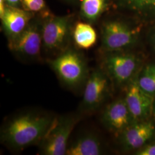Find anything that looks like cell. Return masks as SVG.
<instances>
[{
    "label": "cell",
    "instance_id": "19",
    "mask_svg": "<svg viewBox=\"0 0 155 155\" xmlns=\"http://www.w3.org/2000/svg\"><path fill=\"white\" fill-rule=\"evenodd\" d=\"M136 155H155V139L133 153Z\"/></svg>",
    "mask_w": 155,
    "mask_h": 155
},
{
    "label": "cell",
    "instance_id": "16",
    "mask_svg": "<svg viewBox=\"0 0 155 155\" xmlns=\"http://www.w3.org/2000/svg\"><path fill=\"white\" fill-rule=\"evenodd\" d=\"M110 0H81L80 16L84 21L91 24L97 22L105 12Z\"/></svg>",
    "mask_w": 155,
    "mask_h": 155
},
{
    "label": "cell",
    "instance_id": "17",
    "mask_svg": "<svg viewBox=\"0 0 155 155\" xmlns=\"http://www.w3.org/2000/svg\"><path fill=\"white\" fill-rule=\"evenodd\" d=\"M140 87L155 98V61L145 63L137 76Z\"/></svg>",
    "mask_w": 155,
    "mask_h": 155
},
{
    "label": "cell",
    "instance_id": "6",
    "mask_svg": "<svg viewBox=\"0 0 155 155\" xmlns=\"http://www.w3.org/2000/svg\"><path fill=\"white\" fill-rule=\"evenodd\" d=\"M43 18L35 15L21 33L8 41L9 49L20 60L31 61L40 59Z\"/></svg>",
    "mask_w": 155,
    "mask_h": 155
},
{
    "label": "cell",
    "instance_id": "22",
    "mask_svg": "<svg viewBox=\"0 0 155 155\" xmlns=\"http://www.w3.org/2000/svg\"><path fill=\"white\" fill-rule=\"evenodd\" d=\"M5 2L4 0H0V17L2 16L6 8Z\"/></svg>",
    "mask_w": 155,
    "mask_h": 155
},
{
    "label": "cell",
    "instance_id": "23",
    "mask_svg": "<svg viewBox=\"0 0 155 155\" xmlns=\"http://www.w3.org/2000/svg\"><path fill=\"white\" fill-rule=\"evenodd\" d=\"M66 2H68V3H70V4H73V3H76L79 0H62Z\"/></svg>",
    "mask_w": 155,
    "mask_h": 155
},
{
    "label": "cell",
    "instance_id": "10",
    "mask_svg": "<svg viewBox=\"0 0 155 155\" xmlns=\"http://www.w3.org/2000/svg\"><path fill=\"white\" fill-rule=\"evenodd\" d=\"M124 89L123 98L134 120L139 121L152 118L155 98L146 93L140 87L137 77Z\"/></svg>",
    "mask_w": 155,
    "mask_h": 155
},
{
    "label": "cell",
    "instance_id": "5",
    "mask_svg": "<svg viewBox=\"0 0 155 155\" xmlns=\"http://www.w3.org/2000/svg\"><path fill=\"white\" fill-rule=\"evenodd\" d=\"M75 23L74 17L71 15L55 16L51 14L43 18L42 51L54 58L67 49L72 41Z\"/></svg>",
    "mask_w": 155,
    "mask_h": 155
},
{
    "label": "cell",
    "instance_id": "14",
    "mask_svg": "<svg viewBox=\"0 0 155 155\" xmlns=\"http://www.w3.org/2000/svg\"><path fill=\"white\" fill-rule=\"evenodd\" d=\"M104 153V148L99 136L86 132L69 142L66 155H100Z\"/></svg>",
    "mask_w": 155,
    "mask_h": 155
},
{
    "label": "cell",
    "instance_id": "20",
    "mask_svg": "<svg viewBox=\"0 0 155 155\" xmlns=\"http://www.w3.org/2000/svg\"><path fill=\"white\" fill-rule=\"evenodd\" d=\"M5 2L6 5L9 6H13L16 8H22L21 0H4Z\"/></svg>",
    "mask_w": 155,
    "mask_h": 155
},
{
    "label": "cell",
    "instance_id": "13",
    "mask_svg": "<svg viewBox=\"0 0 155 155\" xmlns=\"http://www.w3.org/2000/svg\"><path fill=\"white\" fill-rule=\"evenodd\" d=\"M117 9L141 24L155 22V0H110Z\"/></svg>",
    "mask_w": 155,
    "mask_h": 155
},
{
    "label": "cell",
    "instance_id": "1",
    "mask_svg": "<svg viewBox=\"0 0 155 155\" xmlns=\"http://www.w3.org/2000/svg\"><path fill=\"white\" fill-rule=\"evenodd\" d=\"M56 118L43 112L29 111L19 113L2 127L1 143L15 151L39 145L53 126Z\"/></svg>",
    "mask_w": 155,
    "mask_h": 155
},
{
    "label": "cell",
    "instance_id": "12",
    "mask_svg": "<svg viewBox=\"0 0 155 155\" xmlns=\"http://www.w3.org/2000/svg\"><path fill=\"white\" fill-rule=\"evenodd\" d=\"M35 16V14L23 8L6 6L0 18L7 40H11L21 33Z\"/></svg>",
    "mask_w": 155,
    "mask_h": 155
},
{
    "label": "cell",
    "instance_id": "7",
    "mask_svg": "<svg viewBox=\"0 0 155 155\" xmlns=\"http://www.w3.org/2000/svg\"><path fill=\"white\" fill-rule=\"evenodd\" d=\"M113 86L110 79L101 67L93 70L84 84L81 113L90 114L98 110L110 96Z\"/></svg>",
    "mask_w": 155,
    "mask_h": 155
},
{
    "label": "cell",
    "instance_id": "11",
    "mask_svg": "<svg viewBox=\"0 0 155 155\" xmlns=\"http://www.w3.org/2000/svg\"><path fill=\"white\" fill-rule=\"evenodd\" d=\"M101 121L106 129L117 137L136 121L124 98H121L106 105L101 114Z\"/></svg>",
    "mask_w": 155,
    "mask_h": 155
},
{
    "label": "cell",
    "instance_id": "2",
    "mask_svg": "<svg viewBox=\"0 0 155 155\" xmlns=\"http://www.w3.org/2000/svg\"><path fill=\"white\" fill-rule=\"evenodd\" d=\"M142 25L132 17L106 18L101 25L102 51L133 50L141 38Z\"/></svg>",
    "mask_w": 155,
    "mask_h": 155
},
{
    "label": "cell",
    "instance_id": "15",
    "mask_svg": "<svg viewBox=\"0 0 155 155\" xmlns=\"http://www.w3.org/2000/svg\"><path fill=\"white\" fill-rule=\"evenodd\" d=\"M97 34L91 24L78 21L75 22L72 31V41L79 50H89L95 45Z\"/></svg>",
    "mask_w": 155,
    "mask_h": 155
},
{
    "label": "cell",
    "instance_id": "4",
    "mask_svg": "<svg viewBox=\"0 0 155 155\" xmlns=\"http://www.w3.org/2000/svg\"><path fill=\"white\" fill-rule=\"evenodd\" d=\"M80 50L70 46L58 55L47 61L61 83L71 89L83 86L90 74L87 63Z\"/></svg>",
    "mask_w": 155,
    "mask_h": 155
},
{
    "label": "cell",
    "instance_id": "21",
    "mask_svg": "<svg viewBox=\"0 0 155 155\" xmlns=\"http://www.w3.org/2000/svg\"><path fill=\"white\" fill-rule=\"evenodd\" d=\"M150 43L152 46V48L155 52V22L153 23V27L150 33Z\"/></svg>",
    "mask_w": 155,
    "mask_h": 155
},
{
    "label": "cell",
    "instance_id": "9",
    "mask_svg": "<svg viewBox=\"0 0 155 155\" xmlns=\"http://www.w3.org/2000/svg\"><path fill=\"white\" fill-rule=\"evenodd\" d=\"M121 150L135 152L155 139V122L153 118L136 121L117 136Z\"/></svg>",
    "mask_w": 155,
    "mask_h": 155
},
{
    "label": "cell",
    "instance_id": "18",
    "mask_svg": "<svg viewBox=\"0 0 155 155\" xmlns=\"http://www.w3.org/2000/svg\"><path fill=\"white\" fill-rule=\"evenodd\" d=\"M21 2L23 9L44 18L52 14L45 0H21Z\"/></svg>",
    "mask_w": 155,
    "mask_h": 155
},
{
    "label": "cell",
    "instance_id": "3",
    "mask_svg": "<svg viewBox=\"0 0 155 155\" xmlns=\"http://www.w3.org/2000/svg\"><path fill=\"white\" fill-rule=\"evenodd\" d=\"M102 52L100 67L117 87L124 89L137 76L145 63L144 56L133 50Z\"/></svg>",
    "mask_w": 155,
    "mask_h": 155
},
{
    "label": "cell",
    "instance_id": "8",
    "mask_svg": "<svg viewBox=\"0 0 155 155\" xmlns=\"http://www.w3.org/2000/svg\"><path fill=\"white\" fill-rule=\"evenodd\" d=\"M79 120V117L72 114L56 117L53 126L39 143V154L66 155L70 136Z\"/></svg>",
    "mask_w": 155,
    "mask_h": 155
},
{
    "label": "cell",
    "instance_id": "24",
    "mask_svg": "<svg viewBox=\"0 0 155 155\" xmlns=\"http://www.w3.org/2000/svg\"><path fill=\"white\" fill-rule=\"evenodd\" d=\"M152 118L155 122V100L153 104V112H152Z\"/></svg>",
    "mask_w": 155,
    "mask_h": 155
}]
</instances>
